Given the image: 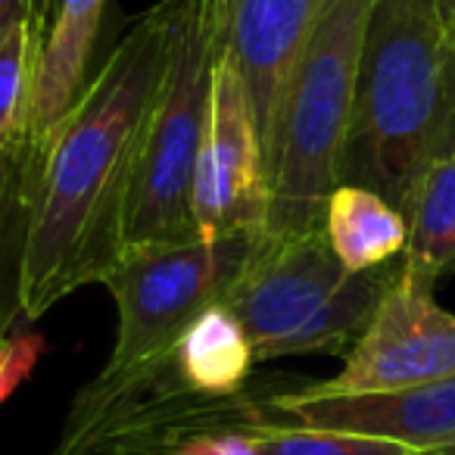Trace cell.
Segmentation results:
<instances>
[{"mask_svg": "<svg viewBox=\"0 0 455 455\" xmlns=\"http://www.w3.org/2000/svg\"><path fill=\"white\" fill-rule=\"evenodd\" d=\"M57 7H60V0H35V20H38L44 28H51Z\"/></svg>", "mask_w": 455, "mask_h": 455, "instance_id": "cell-21", "label": "cell"}, {"mask_svg": "<svg viewBox=\"0 0 455 455\" xmlns=\"http://www.w3.org/2000/svg\"><path fill=\"white\" fill-rule=\"evenodd\" d=\"M256 455H415L411 449L374 436L340 430L299 427V424H262L250 430Z\"/></svg>", "mask_w": 455, "mask_h": 455, "instance_id": "cell-16", "label": "cell"}, {"mask_svg": "<svg viewBox=\"0 0 455 455\" xmlns=\"http://www.w3.org/2000/svg\"><path fill=\"white\" fill-rule=\"evenodd\" d=\"M266 424L340 430V434L390 440L411 452L455 449V378L362 396H315L287 390L262 399Z\"/></svg>", "mask_w": 455, "mask_h": 455, "instance_id": "cell-9", "label": "cell"}, {"mask_svg": "<svg viewBox=\"0 0 455 455\" xmlns=\"http://www.w3.org/2000/svg\"><path fill=\"white\" fill-rule=\"evenodd\" d=\"M196 241L262 237L268 228L266 153L235 60L221 47L209 91V119L190 188Z\"/></svg>", "mask_w": 455, "mask_h": 455, "instance_id": "cell-7", "label": "cell"}, {"mask_svg": "<svg viewBox=\"0 0 455 455\" xmlns=\"http://www.w3.org/2000/svg\"><path fill=\"white\" fill-rule=\"evenodd\" d=\"M436 10H440L443 28H446V41L455 44V0H436Z\"/></svg>", "mask_w": 455, "mask_h": 455, "instance_id": "cell-20", "label": "cell"}, {"mask_svg": "<svg viewBox=\"0 0 455 455\" xmlns=\"http://www.w3.org/2000/svg\"><path fill=\"white\" fill-rule=\"evenodd\" d=\"M446 378H455V312L443 309L434 291L399 275L340 371L303 390L315 396H362Z\"/></svg>", "mask_w": 455, "mask_h": 455, "instance_id": "cell-8", "label": "cell"}, {"mask_svg": "<svg viewBox=\"0 0 455 455\" xmlns=\"http://www.w3.org/2000/svg\"><path fill=\"white\" fill-rule=\"evenodd\" d=\"M107 4L109 0H60L41 51L26 153H32L57 128L88 84Z\"/></svg>", "mask_w": 455, "mask_h": 455, "instance_id": "cell-11", "label": "cell"}, {"mask_svg": "<svg viewBox=\"0 0 455 455\" xmlns=\"http://www.w3.org/2000/svg\"><path fill=\"white\" fill-rule=\"evenodd\" d=\"M399 278V266L349 275L324 228L266 235L231 284L225 306L243 324L256 362L284 355H347Z\"/></svg>", "mask_w": 455, "mask_h": 455, "instance_id": "cell-4", "label": "cell"}, {"mask_svg": "<svg viewBox=\"0 0 455 455\" xmlns=\"http://www.w3.org/2000/svg\"><path fill=\"white\" fill-rule=\"evenodd\" d=\"M409 243L399 275L411 284L434 291L436 281L455 272V153L436 156L421 172L405 209Z\"/></svg>", "mask_w": 455, "mask_h": 455, "instance_id": "cell-13", "label": "cell"}, {"mask_svg": "<svg viewBox=\"0 0 455 455\" xmlns=\"http://www.w3.org/2000/svg\"><path fill=\"white\" fill-rule=\"evenodd\" d=\"M169 455H256L250 430H228V434H203L175 446Z\"/></svg>", "mask_w": 455, "mask_h": 455, "instance_id": "cell-18", "label": "cell"}, {"mask_svg": "<svg viewBox=\"0 0 455 455\" xmlns=\"http://www.w3.org/2000/svg\"><path fill=\"white\" fill-rule=\"evenodd\" d=\"M228 7L221 0H184L163 94L147 128L125 215V253L196 243L190 188L209 119V91Z\"/></svg>", "mask_w": 455, "mask_h": 455, "instance_id": "cell-5", "label": "cell"}, {"mask_svg": "<svg viewBox=\"0 0 455 455\" xmlns=\"http://www.w3.org/2000/svg\"><path fill=\"white\" fill-rule=\"evenodd\" d=\"M225 51L247 88L256 132L266 153L287 82L299 60L322 0H231Z\"/></svg>", "mask_w": 455, "mask_h": 455, "instance_id": "cell-10", "label": "cell"}, {"mask_svg": "<svg viewBox=\"0 0 455 455\" xmlns=\"http://www.w3.org/2000/svg\"><path fill=\"white\" fill-rule=\"evenodd\" d=\"M371 10L374 0H322L318 7L266 147V235L291 237L324 228L328 196L340 184Z\"/></svg>", "mask_w": 455, "mask_h": 455, "instance_id": "cell-3", "label": "cell"}, {"mask_svg": "<svg viewBox=\"0 0 455 455\" xmlns=\"http://www.w3.org/2000/svg\"><path fill=\"white\" fill-rule=\"evenodd\" d=\"M449 44L436 0H374L362 47L340 184H359L405 215L436 159Z\"/></svg>", "mask_w": 455, "mask_h": 455, "instance_id": "cell-2", "label": "cell"}, {"mask_svg": "<svg viewBox=\"0 0 455 455\" xmlns=\"http://www.w3.org/2000/svg\"><path fill=\"white\" fill-rule=\"evenodd\" d=\"M184 0H159L125 28L51 134L22 156L26 231L16 306L35 322L103 284L125 256V215L163 94Z\"/></svg>", "mask_w": 455, "mask_h": 455, "instance_id": "cell-1", "label": "cell"}, {"mask_svg": "<svg viewBox=\"0 0 455 455\" xmlns=\"http://www.w3.org/2000/svg\"><path fill=\"white\" fill-rule=\"evenodd\" d=\"M324 235L349 275L390 266L409 243V221L393 203L359 184H337L324 206Z\"/></svg>", "mask_w": 455, "mask_h": 455, "instance_id": "cell-12", "label": "cell"}, {"mask_svg": "<svg viewBox=\"0 0 455 455\" xmlns=\"http://www.w3.org/2000/svg\"><path fill=\"white\" fill-rule=\"evenodd\" d=\"M35 16V0H0V38L22 20Z\"/></svg>", "mask_w": 455, "mask_h": 455, "instance_id": "cell-19", "label": "cell"}, {"mask_svg": "<svg viewBox=\"0 0 455 455\" xmlns=\"http://www.w3.org/2000/svg\"><path fill=\"white\" fill-rule=\"evenodd\" d=\"M221 4H231V0H221Z\"/></svg>", "mask_w": 455, "mask_h": 455, "instance_id": "cell-23", "label": "cell"}, {"mask_svg": "<svg viewBox=\"0 0 455 455\" xmlns=\"http://www.w3.org/2000/svg\"><path fill=\"white\" fill-rule=\"evenodd\" d=\"M262 237L237 235L219 243L196 241L122 256L103 278L116 299V343L103 371H134L169 359L184 331L209 306L225 303Z\"/></svg>", "mask_w": 455, "mask_h": 455, "instance_id": "cell-6", "label": "cell"}, {"mask_svg": "<svg viewBox=\"0 0 455 455\" xmlns=\"http://www.w3.org/2000/svg\"><path fill=\"white\" fill-rule=\"evenodd\" d=\"M175 368L188 390L209 399L241 396L256 365L253 343L225 303L209 306L178 340Z\"/></svg>", "mask_w": 455, "mask_h": 455, "instance_id": "cell-14", "label": "cell"}, {"mask_svg": "<svg viewBox=\"0 0 455 455\" xmlns=\"http://www.w3.org/2000/svg\"><path fill=\"white\" fill-rule=\"evenodd\" d=\"M44 349L47 343L41 334L0 337V403H7L16 387L35 371Z\"/></svg>", "mask_w": 455, "mask_h": 455, "instance_id": "cell-17", "label": "cell"}, {"mask_svg": "<svg viewBox=\"0 0 455 455\" xmlns=\"http://www.w3.org/2000/svg\"><path fill=\"white\" fill-rule=\"evenodd\" d=\"M415 455H455V449H440V452H415Z\"/></svg>", "mask_w": 455, "mask_h": 455, "instance_id": "cell-22", "label": "cell"}, {"mask_svg": "<svg viewBox=\"0 0 455 455\" xmlns=\"http://www.w3.org/2000/svg\"><path fill=\"white\" fill-rule=\"evenodd\" d=\"M47 28L22 20L0 38V156H26Z\"/></svg>", "mask_w": 455, "mask_h": 455, "instance_id": "cell-15", "label": "cell"}]
</instances>
